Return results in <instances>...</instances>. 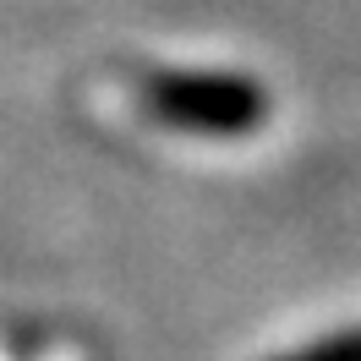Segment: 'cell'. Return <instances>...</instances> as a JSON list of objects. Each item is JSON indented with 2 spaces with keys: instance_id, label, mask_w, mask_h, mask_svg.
<instances>
[{
  "instance_id": "obj_1",
  "label": "cell",
  "mask_w": 361,
  "mask_h": 361,
  "mask_svg": "<svg viewBox=\"0 0 361 361\" xmlns=\"http://www.w3.org/2000/svg\"><path fill=\"white\" fill-rule=\"evenodd\" d=\"M142 104L159 126L197 137H241L269 121V93L235 71H148Z\"/></svg>"
},
{
  "instance_id": "obj_2",
  "label": "cell",
  "mask_w": 361,
  "mask_h": 361,
  "mask_svg": "<svg viewBox=\"0 0 361 361\" xmlns=\"http://www.w3.org/2000/svg\"><path fill=\"white\" fill-rule=\"evenodd\" d=\"M274 361H361V329H339L329 339H312L290 356H274Z\"/></svg>"
}]
</instances>
